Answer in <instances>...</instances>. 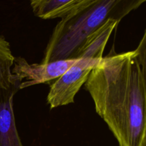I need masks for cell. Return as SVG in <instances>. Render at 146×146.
Segmentation results:
<instances>
[{"instance_id": "obj_5", "label": "cell", "mask_w": 146, "mask_h": 146, "mask_svg": "<svg viewBox=\"0 0 146 146\" xmlns=\"http://www.w3.org/2000/svg\"><path fill=\"white\" fill-rule=\"evenodd\" d=\"M14 88L0 98V146H24L17 131L14 114Z\"/></svg>"}, {"instance_id": "obj_3", "label": "cell", "mask_w": 146, "mask_h": 146, "mask_svg": "<svg viewBox=\"0 0 146 146\" xmlns=\"http://www.w3.org/2000/svg\"><path fill=\"white\" fill-rule=\"evenodd\" d=\"M101 60L80 58L57 78L50 86L47 95L46 101L50 109L74 103L76 95L86 82L94 67Z\"/></svg>"}, {"instance_id": "obj_1", "label": "cell", "mask_w": 146, "mask_h": 146, "mask_svg": "<svg viewBox=\"0 0 146 146\" xmlns=\"http://www.w3.org/2000/svg\"><path fill=\"white\" fill-rule=\"evenodd\" d=\"M145 36L135 50L103 57L84 84L119 146H146Z\"/></svg>"}, {"instance_id": "obj_6", "label": "cell", "mask_w": 146, "mask_h": 146, "mask_svg": "<svg viewBox=\"0 0 146 146\" xmlns=\"http://www.w3.org/2000/svg\"><path fill=\"white\" fill-rule=\"evenodd\" d=\"M120 21L110 19L106 21L95 32L87 38L85 43L77 54L76 59L92 58L102 59L104 49L114 29Z\"/></svg>"}, {"instance_id": "obj_8", "label": "cell", "mask_w": 146, "mask_h": 146, "mask_svg": "<svg viewBox=\"0 0 146 146\" xmlns=\"http://www.w3.org/2000/svg\"><path fill=\"white\" fill-rule=\"evenodd\" d=\"M14 56L11 53L10 44L4 36L0 35V98L3 94L14 88L11 81V68ZM19 90V89H18Z\"/></svg>"}, {"instance_id": "obj_4", "label": "cell", "mask_w": 146, "mask_h": 146, "mask_svg": "<svg viewBox=\"0 0 146 146\" xmlns=\"http://www.w3.org/2000/svg\"><path fill=\"white\" fill-rule=\"evenodd\" d=\"M78 59L30 64L23 57H14L11 81L19 90L57 79Z\"/></svg>"}, {"instance_id": "obj_2", "label": "cell", "mask_w": 146, "mask_h": 146, "mask_svg": "<svg viewBox=\"0 0 146 146\" xmlns=\"http://www.w3.org/2000/svg\"><path fill=\"white\" fill-rule=\"evenodd\" d=\"M145 0H84L54 27L41 63L76 59L90 35L110 19L121 21Z\"/></svg>"}, {"instance_id": "obj_7", "label": "cell", "mask_w": 146, "mask_h": 146, "mask_svg": "<svg viewBox=\"0 0 146 146\" xmlns=\"http://www.w3.org/2000/svg\"><path fill=\"white\" fill-rule=\"evenodd\" d=\"M84 0H33L31 9L34 15L42 19H63L77 9Z\"/></svg>"}]
</instances>
